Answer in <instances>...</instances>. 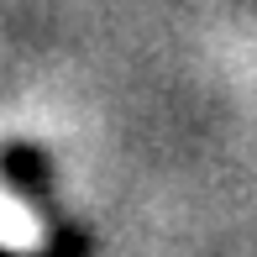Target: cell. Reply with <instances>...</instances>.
Masks as SVG:
<instances>
[{"instance_id":"1","label":"cell","mask_w":257,"mask_h":257,"mask_svg":"<svg viewBox=\"0 0 257 257\" xmlns=\"http://www.w3.org/2000/svg\"><path fill=\"white\" fill-rule=\"evenodd\" d=\"M0 184H6L11 194H21L32 210L42 215V226H48V236H42L37 252H11L0 247V257H95V236H89L84 226H74V220L63 215V205H58L53 194V158L48 147L37 142H0Z\"/></svg>"}]
</instances>
